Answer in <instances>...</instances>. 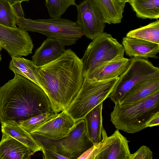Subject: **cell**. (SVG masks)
I'll return each mask as SVG.
<instances>
[{
	"instance_id": "cell-19",
	"label": "cell",
	"mask_w": 159,
	"mask_h": 159,
	"mask_svg": "<svg viewBox=\"0 0 159 159\" xmlns=\"http://www.w3.org/2000/svg\"><path fill=\"white\" fill-rule=\"evenodd\" d=\"M159 90V78L142 81L134 86L118 103L126 104L139 100Z\"/></svg>"
},
{
	"instance_id": "cell-9",
	"label": "cell",
	"mask_w": 159,
	"mask_h": 159,
	"mask_svg": "<svg viewBox=\"0 0 159 159\" xmlns=\"http://www.w3.org/2000/svg\"><path fill=\"white\" fill-rule=\"evenodd\" d=\"M0 46L11 57L27 56L32 53V40L27 31L0 24Z\"/></svg>"
},
{
	"instance_id": "cell-29",
	"label": "cell",
	"mask_w": 159,
	"mask_h": 159,
	"mask_svg": "<svg viewBox=\"0 0 159 159\" xmlns=\"http://www.w3.org/2000/svg\"><path fill=\"white\" fill-rule=\"evenodd\" d=\"M42 157L44 159H68L58 153L50 149L41 146Z\"/></svg>"
},
{
	"instance_id": "cell-34",
	"label": "cell",
	"mask_w": 159,
	"mask_h": 159,
	"mask_svg": "<svg viewBox=\"0 0 159 159\" xmlns=\"http://www.w3.org/2000/svg\"><path fill=\"white\" fill-rule=\"evenodd\" d=\"M2 48L0 46V61H1L2 59L1 55V51L2 49Z\"/></svg>"
},
{
	"instance_id": "cell-21",
	"label": "cell",
	"mask_w": 159,
	"mask_h": 159,
	"mask_svg": "<svg viewBox=\"0 0 159 159\" xmlns=\"http://www.w3.org/2000/svg\"><path fill=\"white\" fill-rule=\"evenodd\" d=\"M11 57L9 65V69L14 74L25 77L41 88L38 73V67L33 61L21 57Z\"/></svg>"
},
{
	"instance_id": "cell-15",
	"label": "cell",
	"mask_w": 159,
	"mask_h": 159,
	"mask_svg": "<svg viewBox=\"0 0 159 159\" xmlns=\"http://www.w3.org/2000/svg\"><path fill=\"white\" fill-rule=\"evenodd\" d=\"M130 60L123 57L111 61L100 66L84 79L104 81L118 78L127 69Z\"/></svg>"
},
{
	"instance_id": "cell-27",
	"label": "cell",
	"mask_w": 159,
	"mask_h": 159,
	"mask_svg": "<svg viewBox=\"0 0 159 159\" xmlns=\"http://www.w3.org/2000/svg\"><path fill=\"white\" fill-rule=\"evenodd\" d=\"M101 141L93 144L92 147L81 155L78 159H96L97 156L103 150L105 142V136L102 134Z\"/></svg>"
},
{
	"instance_id": "cell-22",
	"label": "cell",
	"mask_w": 159,
	"mask_h": 159,
	"mask_svg": "<svg viewBox=\"0 0 159 159\" xmlns=\"http://www.w3.org/2000/svg\"><path fill=\"white\" fill-rule=\"evenodd\" d=\"M128 2L138 18H159V0H130Z\"/></svg>"
},
{
	"instance_id": "cell-20",
	"label": "cell",
	"mask_w": 159,
	"mask_h": 159,
	"mask_svg": "<svg viewBox=\"0 0 159 159\" xmlns=\"http://www.w3.org/2000/svg\"><path fill=\"white\" fill-rule=\"evenodd\" d=\"M102 13L105 23H120L123 17L125 3L116 0H91Z\"/></svg>"
},
{
	"instance_id": "cell-25",
	"label": "cell",
	"mask_w": 159,
	"mask_h": 159,
	"mask_svg": "<svg viewBox=\"0 0 159 159\" xmlns=\"http://www.w3.org/2000/svg\"><path fill=\"white\" fill-rule=\"evenodd\" d=\"M45 5L51 18H60L70 6L77 5L75 0H45Z\"/></svg>"
},
{
	"instance_id": "cell-28",
	"label": "cell",
	"mask_w": 159,
	"mask_h": 159,
	"mask_svg": "<svg viewBox=\"0 0 159 159\" xmlns=\"http://www.w3.org/2000/svg\"><path fill=\"white\" fill-rule=\"evenodd\" d=\"M153 153L148 147L141 146L134 153L131 154L129 159H152Z\"/></svg>"
},
{
	"instance_id": "cell-11",
	"label": "cell",
	"mask_w": 159,
	"mask_h": 159,
	"mask_svg": "<svg viewBox=\"0 0 159 159\" xmlns=\"http://www.w3.org/2000/svg\"><path fill=\"white\" fill-rule=\"evenodd\" d=\"M76 125V122L63 111L30 133L52 140H59L68 136Z\"/></svg>"
},
{
	"instance_id": "cell-2",
	"label": "cell",
	"mask_w": 159,
	"mask_h": 159,
	"mask_svg": "<svg viewBox=\"0 0 159 159\" xmlns=\"http://www.w3.org/2000/svg\"><path fill=\"white\" fill-rule=\"evenodd\" d=\"M47 112H54L43 89L30 80L14 74L0 87V121L18 123Z\"/></svg>"
},
{
	"instance_id": "cell-30",
	"label": "cell",
	"mask_w": 159,
	"mask_h": 159,
	"mask_svg": "<svg viewBox=\"0 0 159 159\" xmlns=\"http://www.w3.org/2000/svg\"><path fill=\"white\" fill-rule=\"evenodd\" d=\"M159 124V111L153 115L148 120L147 123V127H152Z\"/></svg>"
},
{
	"instance_id": "cell-26",
	"label": "cell",
	"mask_w": 159,
	"mask_h": 159,
	"mask_svg": "<svg viewBox=\"0 0 159 159\" xmlns=\"http://www.w3.org/2000/svg\"><path fill=\"white\" fill-rule=\"evenodd\" d=\"M16 17L13 6L6 0H0V24L16 28Z\"/></svg>"
},
{
	"instance_id": "cell-3",
	"label": "cell",
	"mask_w": 159,
	"mask_h": 159,
	"mask_svg": "<svg viewBox=\"0 0 159 159\" xmlns=\"http://www.w3.org/2000/svg\"><path fill=\"white\" fill-rule=\"evenodd\" d=\"M158 111L159 90L136 101L115 104L110 120L116 129L134 134L147 128L148 120Z\"/></svg>"
},
{
	"instance_id": "cell-23",
	"label": "cell",
	"mask_w": 159,
	"mask_h": 159,
	"mask_svg": "<svg viewBox=\"0 0 159 159\" xmlns=\"http://www.w3.org/2000/svg\"><path fill=\"white\" fill-rule=\"evenodd\" d=\"M126 36L159 44V20H157L146 25L130 30Z\"/></svg>"
},
{
	"instance_id": "cell-35",
	"label": "cell",
	"mask_w": 159,
	"mask_h": 159,
	"mask_svg": "<svg viewBox=\"0 0 159 159\" xmlns=\"http://www.w3.org/2000/svg\"><path fill=\"white\" fill-rule=\"evenodd\" d=\"M0 123H1V122H0Z\"/></svg>"
},
{
	"instance_id": "cell-13",
	"label": "cell",
	"mask_w": 159,
	"mask_h": 159,
	"mask_svg": "<svg viewBox=\"0 0 159 159\" xmlns=\"http://www.w3.org/2000/svg\"><path fill=\"white\" fill-rule=\"evenodd\" d=\"M122 43L126 54L129 57L146 59L158 58L159 44L127 36L123 38Z\"/></svg>"
},
{
	"instance_id": "cell-31",
	"label": "cell",
	"mask_w": 159,
	"mask_h": 159,
	"mask_svg": "<svg viewBox=\"0 0 159 159\" xmlns=\"http://www.w3.org/2000/svg\"><path fill=\"white\" fill-rule=\"evenodd\" d=\"M13 10L16 17H25V15L21 6V2H19L13 6Z\"/></svg>"
},
{
	"instance_id": "cell-16",
	"label": "cell",
	"mask_w": 159,
	"mask_h": 159,
	"mask_svg": "<svg viewBox=\"0 0 159 159\" xmlns=\"http://www.w3.org/2000/svg\"><path fill=\"white\" fill-rule=\"evenodd\" d=\"M34 153L13 137L2 133L0 141V159H30Z\"/></svg>"
},
{
	"instance_id": "cell-5",
	"label": "cell",
	"mask_w": 159,
	"mask_h": 159,
	"mask_svg": "<svg viewBox=\"0 0 159 159\" xmlns=\"http://www.w3.org/2000/svg\"><path fill=\"white\" fill-rule=\"evenodd\" d=\"M118 77L100 81L84 78L78 93L64 111L75 122L84 119L89 112L108 98Z\"/></svg>"
},
{
	"instance_id": "cell-18",
	"label": "cell",
	"mask_w": 159,
	"mask_h": 159,
	"mask_svg": "<svg viewBox=\"0 0 159 159\" xmlns=\"http://www.w3.org/2000/svg\"><path fill=\"white\" fill-rule=\"evenodd\" d=\"M102 102L89 112L84 118L86 135L93 144L102 140Z\"/></svg>"
},
{
	"instance_id": "cell-6",
	"label": "cell",
	"mask_w": 159,
	"mask_h": 159,
	"mask_svg": "<svg viewBox=\"0 0 159 159\" xmlns=\"http://www.w3.org/2000/svg\"><path fill=\"white\" fill-rule=\"evenodd\" d=\"M92 40L81 59L84 78L103 64L124 57L123 45L111 34L103 32Z\"/></svg>"
},
{
	"instance_id": "cell-17",
	"label": "cell",
	"mask_w": 159,
	"mask_h": 159,
	"mask_svg": "<svg viewBox=\"0 0 159 159\" xmlns=\"http://www.w3.org/2000/svg\"><path fill=\"white\" fill-rule=\"evenodd\" d=\"M1 124L2 133L13 137L34 153L42 151L41 147L36 142L31 134L21 126L18 123L8 120Z\"/></svg>"
},
{
	"instance_id": "cell-33",
	"label": "cell",
	"mask_w": 159,
	"mask_h": 159,
	"mask_svg": "<svg viewBox=\"0 0 159 159\" xmlns=\"http://www.w3.org/2000/svg\"><path fill=\"white\" fill-rule=\"evenodd\" d=\"M117 1L122 3H126L127 2H128L130 0H116Z\"/></svg>"
},
{
	"instance_id": "cell-32",
	"label": "cell",
	"mask_w": 159,
	"mask_h": 159,
	"mask_svg": "<svg viewBox=\"0 0 159 159\" xmlns=\"http://www.w3.org/2000/svg\"><path fill=\"white\" fill-rule=\"evenodd\" d=\"M12 6L15 4L19 2H21L23 1H29V0H6Z\"/></svg>"
},
{
	"instance_id": "cell-1",
	"label": "cell",
	"mask_w": 159,
	"mask_h": 159,
	"mask_svg": "<svg viewBox=\"0 0 159 159\" xmlns=\"http://www.w3.org/2000/svg\"><path fill=\"white\" fill-rule=\"evenodd\" d=\"M41 88L55 113L64 111L81 88L84 80L82 59L70 49L58 58L38 67Z\"/></svg>"
},
{
	"instance_id": "cell-24",
	"label": "cell",
	"mask_w": 159,
	"mask_h": 159,
	"mask_svg": "<svg viewBox=\"0 0 159 159\" xmlns=\"http://www.w3.org/2000/svg\"><path fill=\"white\" fill-rule=\"evenodd\" d=\"M59 113L47 112L19 122L20 125L30 133L50 119L57 116Z\"/></svg>"
},
{
	"instance_id": "cell-4",
	"label": "cell",
	"mask_w": 159,
	"mask_h": 159,
	"mask_svg": "<svg viewBox=\"0 0 159 159\" xmlns=\"http://www.w3.org/2000/svg\"><path fill=\"white\" fill-rule=\"evenodd\" d=\"M18 28L25 31L38 32L53 38L65 46L74 44L84 33L77 21L60 18L32 20L25 17L16 18Z\"/></svg>"
},
{
	"instance_id": "cell-14",
	"label": "cell",
	"mask_w": 159,
	"mask_h": 159,
	"mask_svg": "<svg viewBox=\"0 0 159 159\" xmlns=\"http://www.w3.org/2000/svg\"><path fill=\"white\" fill-rule=\"evenodd\" d=\"M66 50L61 42L53 38H47L35 50L32 61L39 67L57 59Z\"/></svg>"
},
{
	"instance_id": "cell-12",
	"label": "cell",
	"mask_w": 159,
	"mask_h": 159,
	"mask_svg": "<svg viewBox=\"0 0 159 159\" xmlns=\"http://www.w3.org/2000/svg\"><path fill=\"white\" fill-rule=\"evenodd\" d=\"M129 142L116 129L111 135L107 136L105 148L96 159H129Z\"/></svg>"
},
{
	"instance_id": "cell-8",
	"label": "cell",
	"mask_w": 159,
	"mask_h": 159,
	"mask_svg": "<svg viewBox=\"0 0 159 159\" xmlns=\"http://www.w3.org/2000/svg\"><path fill=\"white\" fill-rule=\"evenodd\" d=\"M129 66L118 77L108 98L115 104L118 103L133 88L143 80L159 78V68L148 60L132 57Z\"/></svg>"
},
{
	"instance_id": "cell-7",
	"label": "cell",
	"mask_w": 159,
	"mask_h": 159,
	"mask_svg": "<svg viewBox=\"0 0 159 159\" xmlns=\"http://www.w3.org/2000/svg\"><path fill=\"white\" fill-rule=\"evenodd\" d=\"M76 122L75 127L69 134L59 140H52L31 134L40 146L50 149L68 159H78L93 144L86 135L84 119Z\"/></svg>"
},
{
	"instance_id": "cell-10",
	"label": "cell",
	"mask_w": 159,
	"mask_h": 159,
	"mask_svg": "<svg viewBox=\"0 0 159 159\" xmlns=\"http://www.w3.org/2000/svg\"><path fill=\"white\" fill-rule=\"evenodd\" d=\"M76 7V21L87 38L93 40L104 32V17L91 0H84Z\"/></svg>"
}]
</instances>
